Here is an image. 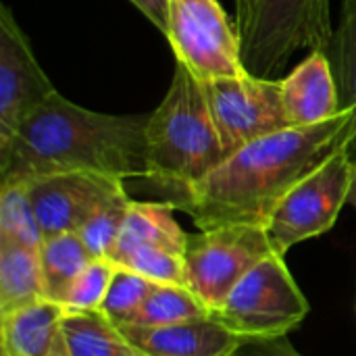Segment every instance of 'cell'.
Masks as SVG:
<instances>
[{
	"label": "cell",
	"instance_id": "1",
	"mask_svg": "<svg viewBox=\"0 0 356 356\" xmlns=\"http://www.w3.org/2000/svg\"><path fill=\"white\" fill-rule=\"evenodd\" d=\"M355 111L259 138L229 154L202 181L192 186L175 209L186 211L198 229L223 225L267 227L282 198L325 159L348 148Z\"/></svg>",
	"mask_w": 356,
	"mask_h": 356
},
{
	"label": "cell",
	"instance_id": "2",
	"mask_svg": "<svg viewBox=\"0 0 356 356\" xmlns=\"http://www.w3.org/2000/svg\"><path fill=\"white\" fill-rule=\"evenodd\" d=\"M146 125L148 115L94 113L56 92L0 148V181L69 171L146 177Z\"/></svg>",
	"mask_w": 356,
	"mask_h": 356
},
{
	"label": "cell",
	"instance_id": "3",
	"mask_svg": "<svg viewBox=\"0 0 356 356\" xmlns=\"http://www.w3.org/2000/svg\"><path fill=\"white\" fill-rule=\"evenodd\" d=\"M227 156L200 81L177 63L163 102L148 115L144 179L175 207Z\"/></svg>",
	"mask_w": 356,
	"mask_h": 356
},
{
	"label": "cell",
	"instance_id": "4",
	"mask_svg": "<svg viewBox=\"0 0 356 356\" xmlns=\"http://www.w3.org/2000/svg\"><path fill=\"white\" fill-rule=\"evenodd\" d=\"M238 33L246 71L275 79L296 50H327L334 35L330 0H257Z\"/></svg>",
	"mask_w": 356,
	"mask_h": 356
},
{
	"label": "cell",
	"instance_id": "5",
	"mask_svg": "<svg viewBox=\"0 0 356 356\" xmlns=\"http://www.w3.org/2000/svg\"><path fill=\"white\" fill-rule=\"evenodd\" d=\"M311 307L294 282L282 254H269L252 267L227 294L223 305L213 311L240 340L286 338L296 330Z\"/></svg>",
	"mask_w": 356,
	"mask_h": 356
},
{
	"label": "cell",
	"instance_id": "6",
	"mask_svg": "<svg viewBox=\"0 0 356 356\" xmlns=\"http://www.w3.org/2000/svg\"><path fill=\"white\" fill-rule=\"evenodd\" d=\"M275 254L267 227L223 225L188 236L186 286L213 313L238 282L263 259Z\"/></svg>",
	"mask_w": 356,
	"mask_h": 356
},
{
	"label": "cell",
	"instance_id": "7",
	"mask_svg": "<svg viewBox=\"0 0 356 356\" xmlns=\"http://www.w3.org/2000/svg\"><path fill=\"white\" fill-rule=\"evenodd\" d=\"M165 38L177 63L200 83L248 75L240 33L219 0H169Z\"/></svg>",
	"mask_w": 356,
	"mask_h": 356
},
{
	"label": "cell",
	"instance_id": "8",
	"mask_svg": "<svg viewBox=\"0 0 356 356\" xmlns=\"http://www.w3.org/2000/svg\"><path fill=\"white\" fill-rule=\"evenodd\" d=\"M353 175L355 161L348 148H342L282 198L267 223V234L277 254L286 257L296 244L334 227L342 207L348 202Z\"/></svg>",
	"mask_w": 356,
	"mask_h": 356
},
{
	"label": "cell",
	"instance_id": "9",
	"mask_svg": "<svg viewBox=\"0 0 356 356\" xmlns=\"http://www.w3.org/2000/svg\"><path fill=\"white\" fill-rule=\"evenodd\" d=\"M200 86L227 154L259 138L292 127L282 102V79L248 73Z\"/></svg>",
	"mask_w": 356,
	"mask_h": 356
},
{
	"label": "cell",
	"instance_id": "10",
	"mask_svg": "<svg viewBox=\"0 0 356 356\" xmlns=\"http://www.w3.org/2000/svg\"><path fill=\"white\" fill-rule=\"evenodd\" d=\"M125 179L92 171H69L33 177L27 184L29 200L44 238L77 234L106 202L125 194Z\"/></svg>",
	"mask_w": 356,
	"mask_h": 356
},
{
	"label": "cell",
	"instance_id": "11",
	"mask_svg": "<svg viewBox=\"0 0 356 356\" xmlns=\"http://www.w3.org/2000/svg\"><path fill=\"white\" fill-rule=\"evenodd\" d=\"M56 88L40 67L27 35L6 4H0V148Z\"/></svg>",
	"mask_w": 356,
	"mask_h": 356
},
{
	"label": "cell",
	"instance_id": "12",
	"mask_svg": "<svg viewBox=\"0 0 356 356\" xmlns=\"http://www.w3.org/2000/svg\"><path fill=\"white\" fill-rule=\"evenodd\" d=\"M121 330L142 356H232L244 342L213 315L173 325H123Z\"/></svg>",
	"mask_w": 356,
	"mask_h": 356
},
{
	"label": "cell",
	"instance_id": "13",
	"mask_svg": "<svg viewBox=\"0 0 356 356\" xmlns=\"http://www.w3.org/2000/svg\"><path fill=\"white\" fill-rule=\"evenodd\" d=\"M282 102L292 127L317 125L342 113L338 86L325 52H311L282 79Z\"/></svg>",
	"mask_w": 356,
	"mask_h": 356
},
{
	"label": "cell",
	"instance_id": "14",
	"mask_svg": "<svg viewBox=\"0 0 356 356\" xmlns=\"http://www.w3.org/2000/svg\"><path fill=\"white\" fill-rule=\"evenodd\" d=\"M0 356H73L63 332V307L42 300L0 317Z\"/></svg>",
	"mask_w": 356,
	"mask_h": 356
},
{
	"label": "cell",
	"instance_id": "15",
	"mask_svg": "<svg viewBox=\"0 0 356 356\" xmlns=\"http://www.w3.org/2000/svg\"><path fill=\"white\" fill-rule=\"evenodd\" d=\"M175 207L161 202H138L131 200L119 240L113 248L111 261L117 263L125 254L140 248H167L186 252L188 234L179 227L173 217Z\"/></svg>",
	"mask_w": 356,
	"mask_h": 356
},
{
	"label": "cell",
	"instance_id": "16",
	"mask_svg": "<svg viewBox=\"0 0 356 356\" xmlns=\"http://www.w3.org/2000/svg\"><path fill=\"white\" fill-rule=\"evenodd\" d=\"M46 300L40 248L0 240V317Z\"/></svg>",
	"mask_w": 356,
	"mask_h": 356
},
{
	"label": "cell",
	"instance_id": "17",
	"mask_svg": "<svg viewBox=\"0 0 356 356\" xmlns=\"http://www.w3.org/2000/svg\"><path fill=\"white\" fill-rule=\"evenodd\" d=\"M63 332L73 356H140L123 330L102 311H63Z\"/></svg>",
	"mask_w": 356,
	"mask_h": 356
},
{
	"label": "cell",
	"instance_id": "18",
	"mask_svg": "<svg viewBox=\"0 0 356 356\" xmlns=\"http://www.w3.org/2000/svg\"><path fill=\"white\" fill-rule=\"evenodd\" d=\"M94 261L92 252L79 238V234H58L44 238L40 246V263L44 275V292L46 300L60 305L73 286V282L81 275V271Z\"/></svg>",
	"mask_w": 356,
	"mask_h": 356
},
{
	"label": "cell",
	"instance_id": "19",
	"mask_svg": "<svg viewBox=\"0 0 356 356\" xmlns=\"http://www.w3.org/2000/svg\"><path fill=\"white\" fill-rule=\"evenodd\" d=\"M325 54L338 86L340 108L355 111V136L348 154L356 163V0H342L340 21Z\"/></svg>",
	"mask_w": 356,
	"mask_h": 356
},
{
	"label": "cell",
	"instance_id": "20",
	"mask_svg": "<svg viewBox=\"0 0 356 356\" xmlns=\"http://www.w3.org/2000/svg\"><path fill=\"white\" fill-rule=\"evenodd\" d=\"M213 315L188 286L154 284L131 325H173Z\"/></svg>",
	"mask_w": 356,
	"mask_h": 356
},
{
	"label": "cell",
	"instance_id": "21",
	"mask_svg": "<svg viewBox=\"0 0 356 356\" xmlns=\"http://www.w3.org/2000/svg\"><path fill=\"white\" fill-rule=\"evenodd\" d=\"M0 240L29 248L44 242L25 181H0Z\"/></svg>",
	"mask_w": 356,
	"mask_h": 356
},
{
	"label": "cell",
	"instance_id": "22",
	"mask_svg": "<svg viewBox=\"0 0 356 356\" xmlns=\"http://www.w3.org/2000/svg\"><path fill=\"white\" fill-rule=\"evenodd\" d=\"M152 286L154 284L150 280H146L129 269L117 267L100 311L119 327L131 325V321L140 313L142 305L146 302Z\"/></svg>",
	"mask_w": 356,
	"mask_h": 356
},
{
	"label": "cell",
	"instance_id": "23",
	"mask_svg": "<svg viewBox=\"0 0 356 356\" xmlns=\"http://www.w3.org/2000/svg\"><path fill=\"white\" fill-rule=\"evenodd\" d=\"M129 204H131V198L127 196V192L113 198L102 209H98L77 232L94 259L111 261V254L123 229Z\"/></svg>",
	"mask_w": 356,
	"mask_h": 356
},
{
	"label": "cell",
	"instance_id": "24",
	"mask_svg": "<svg viewBox=\"0 0 356 356\" xmlns=\"http://www.w3.org/2000/svg\"><path fill=\"white\" fill-rule=\"evenodd\" d=\"M117 265L108 259H94L81 275L69 288L65 300L60 302L63 311L67 313H86V311H100L108 286L113 282Z\"/></svg>",
	"mask_w": 356,
	"mask_h": 356
},
{
	"label": "cell",
	"instance_id": "25",
	"mask_svg": "<svg viewBox=\"0 0 356 356\" xmlns=\"http://www.w3.org/2000/svg\"><path fill=\"white\" fill-rule=\"evenodd\" d=\"M117 267L129 269L152 284H175L186 286V267L184 254L167 248H140L125 254L115 263Z\"/></svg>",
	"mask_w": 356,
	"mask_h": 356
},
{
	"label": "cell",
	"instance_id": "26",
	"mask_svg": "<svg viewBox=\"0 0 356 356\" xmlns=\"http://www.w3.org/2000/svg\"><path fill=\"white\" fill-rule=\"evenodd\" d=\"M232 356H302L286 338L271 340H244Z\"/></svg>",
	"mask_w": 356,
	"mask_h": 356
},
{
	"label": "cell",
	"instance_id": "27",
	"mask_svg": "<svg viewBox=\"0 0 356 356\" xmlns=\"http://www.w3.org/2000/svg\"><path fill=\"white\" fill-rule=\"evenodd\" d=\"M134 2L148 19L154 23L163 33H167V23H169V0H129Z\"/></svg>",
	"mask_w": 356,
	"mask_h": 356
},
{
	"label": "cell",
	"instance_id": "28",
	"mask_svg": "<svg viewBox=\"0 0 356 356\" xmlns=\"http://www.w3.org/2000/svg\"><path fill=\"white\" fill-rule=\"evenodd\" d=\"M254 2L257 0H234V4H236V29H240L246 23Z\"/></svg>",
	"mask_w": 356,
	"mask_h": 356
},
{
	"label": "cell",
	"instance_id": "29",
	"mask_svg": "<svg viewBox=\"0 0 356 356\" xmlns=\"http://www.w3.org/2000/svg\"><path fill=\"white\" fill-rule=\"evenodd\" d=\"M348 202L356 209V163H355V175H353V184H350V192H348Z\"/></svg>",
	"mask_w": 356,
	"mask_h": 356
},
{
	"label": "cell",
	"instance_id": "30",
	"mask_svg": "<svg viewBox=\"0 0 356 356\" xmlns=\"http://www.w3.org/2000/svg\"><path fill=\"white\" fill-rule=\"evenodd\" d=\"M140 356H142V355H140Z\"/></svg>",
	"mask_w": 356,
	"mask_h": 356
}]
</instances>
